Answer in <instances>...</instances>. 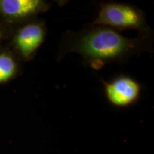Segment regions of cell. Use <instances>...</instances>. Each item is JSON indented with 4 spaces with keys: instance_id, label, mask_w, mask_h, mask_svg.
I'll return each instance as SVG.
<instances>
[{
    "instance_id": "obj_1",
    "label": "cell",
    "mask_w": 154,
    "mask_h": 154,
    "mask_svg": "<svg viewBox=\"0 0 154 154\" xmlns=\"http://www.w3.org/2000/svg\"><path fill=\"white\" fill-rule=\"evenodd\" d=\"M150 46L151 37L138 34L130 38L112 28L90 25L78 33L66 34L59 55L76 52L82 56L84 64L100 69L107 63L128 60L133 55L147 51Z\"/></svg>"
},
{
    "instance_id": "obj_2",
    "label": "cell",
    "mask_w": 154,
    "mask_h": 154,
    "mask_svg": "<svg viewBox=\"0 0 154 154\" xmlns=\"http://www.w3.org/2000/svg\"><path fill=\"white\" fill-rule=\"evenodd\" d=\"M90 25H100L116 30H136L146 37H151L152 31L143 10L134 6L119 2L101 4L97 17Z\"/></svg>"
},
{
    "instance_id": "obj_3",
    "label": "cell",
    "mask_w": 154,
    "mask_h": 154,
    "mask_svg": "<svg viewBox=\"0 0 154 154\" xmlns=\"http://www.w3.org/2000/svg\"><path fill=\"white\" fill-rule=\"evenodd\" d=\"M47 32L44 21L34 19L17 29L11 39V45L19 58L30 61L44 44Z\"/></svg>"
},
{
    "instance_id": "obj_4",
    "label": "cell",
    "mask_w": 154,
    "mask_h": 154,
    "mask_svg": "<svg viewBox=\"0 0 154 154\" xmlns=\"http://www.w3.org/2000/svg\"><path fill=\"white\" fill-rule=\"evenodd\" d=\"M50 7L51 4L44 0H0V19L9 24H23L36 19Z\"/></svg>"
},
{
    "instance_id": "obj_5",
    "label": "cell",
    "mask_w": 154,
    "mask_h": 154,
    "mask_svg": "<svg viewBox=\"0 0 154 154\" xmlns=\"http://www.w3.org/2000/svg\"><path fill=\"white\" fill-rule=\"evenodd\" d=\"M106 97L111 104L116 107H128L139 99L142 86L135 79L121 75L110 82L103 81Z\"/></svg>"
},
{
    "instance_id": "obj_6",
    "label": "cell",
    "mask_w": 154,
    "mask_h": 154,
    "mask_svg": "<svg viewBox=\"0 0 154 154\" xmlns=\"http://www.w3.org/2000/svg\"><path fill=\"white\" fill-rule=\"evenodd\" d=\"M19 72L17 57L9 49L0 51V84L14 79Z\"/></svg>"
},
{
    "instance_id": "obj_7",
    "label": "cell",
    "mask_w": 154,
    "mask_h": 154,
    "mask_svg": "<svg viewBox=\"0 0 154 154\" xmlns=\"http://www.w3.org/2000/svg\"><path fill=\"white\" fill-rule=\"evenodd\" d=\"M4 36H5V29H4L2 22L0 21V43H1L2 40L3 39Z\"/></svg>"
}]
</instances>
